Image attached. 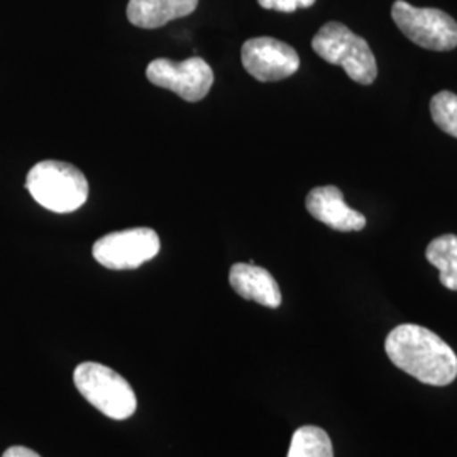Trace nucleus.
Here are the masks:
<instances>
[{
	"label": "nucleus",
	"instance_id": "obj_15",
	"mask_svg": "<svg viewBox=\"0 0 457 457\" xmlns=\"http://www.w3.org/2000/svg\"><path fill=\"white\" fill-rule=\"evenodd\" d=\"M262 9L278 12H295L296 9H309L315 0H258Z\"/></svg>",
	"mask_w": 457,
	"mask_h": 457
},
{
	"label": "nucleus",
	"instance_id": "obj_14",
	"mask_svg": "<svg viewBox=\"0 0 457 457\" xmlns=\"http://www.w3.org/2000/svg\"><path fill=\"white\" fill-rule=\"evenodd\" d=\"M430 115L441 131L457 139V96L442 90L430 98Z\"/></svg>",
	"mask_w": 457,
	"mask_h": 457
},
{
	"label": "nucleus",
	"instance_id": "obj_10",
	"mask_svg": "<svg viewBox=\"0 0 457 457\" xmlns=\"http://www.w3.org/2000/svg\"><path fill=\"white\" fill-rule=\"evenodd\" d=\"M228 281L234 292L245 300L278 309L281 305V292L273 275L254 262H236L230 268Z\"/></svg>",
	"mask_w": 457,
	"mask_h": 457
},
{
	"label": "nucleus",
	"instance_id": "obj_2",
	"mask_svg": "<svg viewBox=\"0 0 457 457\" xmlns=\"http://www.w3.org/2000/svg\"><path fill=\"white\" fill-rule=\"evenodd\" d=\"M26 188L41 207L56 213L80 209L90 190L88 181L77 166L54 160L34 164L28 173Z\"/></svg>",
	"mask_w": 457,
	"mask_h": 457
},
{
	"label": "nucleus",
	"instance_id": "obj_3",
	"mask_svg": "<svg viewBox=\"0 0 457 457\" xmlns=\"http://www.w3.org/2000/svg\"><path fill=\"white\" fill-rule=\"evenodd\" d=\"M313 51L330 65L343 66L347 77L371 85L378 77L375 54L368 41L341 22H327L312 39Z\"/></svg>",
	"mask_w": 457,
	"mask_h": 457
},
{
	"label": "nucleus",
	"instance_id": "obj_4",
	"mask_svg": "<svg viewBox=\"0 0 457 457\" xmlns=\"http://www.w3.org/2000/svg\"><path fill=\"white\" fill-rule=\"evenodd\" d=\"M73 381L83 398L109 419L126 420L137 409L131 385L104 364H79L73 373Z\"/></svg>",
	"mask_w": 457,
	"mask_h": 457
},
{
	"label": "nucleus",
	"instance_id": "obj_8",
	"mask_svg": "<svg viewBox=\"0 0 457 457\" xmlns=\"http://www.w3.org/2000/svg\"><path fill=\"white\" fill-rule=\"evenodd\" d=\"M245 71L260 82H279L295 75L300 68V56L290 45L275 37L247 39L241 49Z\"/></svg>",
	"mask_w": 457,
	"mask_h": 457
},
{
	"label": "nucleus",
	"instance_id": "obj_6",
	"mask_svg": "<svg viewBox=\"0 0 457 457\" xmlns=\"http://www.w3.org/2000/svg\"><path fill=\"white\" fill-rule=\"evenodd\" d=\"M160 237L149 228L107 234L94 245V258L109 270H136L160 253Z\"/></svg>",
	"mask_w": 457,
	"mask_h": 457
},
{
	"label": "nucleus",
	"instance_id": "obj_7",
	"mask_svg": "<svg viewBox=\"0 0 457 457\" xmlns=\"http://www.w3.org/2000/svg\"><path fill=\"white\" fill-rule=\"evenodd\" d=\"M149 82L156 87L175 92L187 102H198L212 88L213 71L211 65L192 56L183 62H171L166 58L153 60L146 68Z\"/></svg>",
	"mask_w": 457,
	"mask_h": 457
},
{
	"label": "nucleus",
	"instance_id": "obj_1",
	"mask_svg": "<svg viewBox=\"0 0 457 457\" xmlns=\"http://www.w3.org/2000/svg\"><path fill=\"white\" fill-rule=\"evenodd\" d=\"M385 351L396 368L424 385L447 386L457 378L456 353L425 327H395L385 341Z\"/></svg>",
	"mask_w": 457,
	"mask_h": 457
},
{
	"label": "nucleus",
	"instance_id": "obj_11",
	"mask_svg": "<svg viewBox=\"0 0 457 457\" xmlns=\"http://www.w3.org/2000/svg\"><path fill=\"white\" fill-rule=\"evenodd\" d=\"M198 0H129L128 19L143 29H156L170 21L190 16Z\"/></svg>",
	"mask_w": 457,
	"mask_h": 457
},
{
	"label": "nucleus",
	"instance_id": "obj_5",
	"mask_svg": "<svg viewBox=\"0 0 457 457\" xmlns=\"http://www.w3.org/2000/svg\"><path fill=\"white\" fill-rule=\"evenodd\" d=\"M392 17L398 29L420 48L430 51L457 48L456 19L441 9L415 7L405 0H396Z\"/></svg>",
	"mask_w": 457,
	"mask_h": 457
},
{
	"label": "nucleus",
	"instance_id": "obj_9",
	"mask_svg": "<svg viewBox=\"0 0 457 457\" xmlns=\"http://www.w3.org/2000/svg\"><path fill=\"white\" fill-rule=\"evenodd\" d=\"M305 205L313 219L334 230L356 232L366 228V217L345 205L341 188L334 185L317 187L311 190Z\"/></svg>",
	"mask_w": 457,
	"mask_h": 457
},
{
	"label": "nucleus",
	"instance_id": "obj_13",
	"mask_svg": "<svg viewBox=\"0 0 457 457\" xmlns=\"http://www.w3.org/2000/svg\"><path fill=\"white\" fill-rule=\"evenodd\" d=\"M287 457H334V449L324 428L305 425L295 432Z\"/></svg>",
	"mask_w": 457,
	"mask_h": 457
},
{
	"label": "nucleus",
	"instance_id": "obj_12",
	"mask_svg": "<svg viewBox=\"0 0 457 457\" xmlns=\"http://www.w3.org/2000/svg\"><path fill=\"white\" fill-rule=\"evenodd\" d=\"M425 258L439 270L442 285L457 292V236L444 234L430 241L425 251Z\"/></svg>",
	"mask_w": 457,
	"mask_h": 457
},
{
	"label": "nucleus",
	"instance_id": "obj_16",
	"mask_svg": "<svg viewBox=\"0 0 457 457\" xmlns=\"http://www.w3.org/2000/svg\"><path fill=\"white\" fill-rule=\"evenodd\" d=\"M2 457H41L37 453H34L31 449H28V447H22V445H14V447H11V449H7L5 453H4V456Z\"/></svg>",
	"mask_w": 457,
	"mask_h": 457
}]
</instances>
